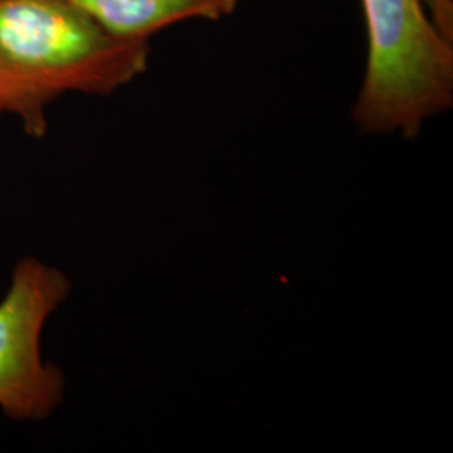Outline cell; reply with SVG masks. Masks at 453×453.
<instances>
[{"mask_svg":"<svg viewBox=\"0 0 453 453\" xmlns=\"http://www.w3.org/2000/svg\"><path fill=\"white\" fill-rule=\"evenodd\" d=\"M148 59V41L116 37L69 0H0V114L31 138H44L56 99L110 96Z\"/></svg>","mask_w":453,"mask_h":453,"instance_id":"cell-1","label":"cell"},{"mask_svg":"<svg viewBox=\"0 0 453 453\" xmlns=\"http://www.w3.org/2000/svg\"><path fill=\"white\" fill-rule=\"evenodd\" d=\"M368 58L353 121L368 134L413 140L453 106V41L421 0H361Z\"/></svg>","mask_w":453,"mask_h":453,"instance_id":"cell-2","label":"cell"},{"mask_svg":"<svg viewBox=\"0 0 453 453\" xmlns=\"http://www.w3.org/2000/svg\"><path fill=\"white\" fill-rule=\"evenodd\" d=\"M69 277L34 256L14 264L0 299V411L17 423H42L63 405L65 374L42 357V333L71 294Z\"/></svg>","mask_w":453,"mask_h":453,"instance_id":"cell-3","label":"cell"},{"mask_svg":"<svg viewBox=\"0 0 453 453\" xmlns=\"http://www.w3.org/2000/svg\"><path fill=\"white\" fill-rule=\"evenodd\" d=\"M108 33L148 41L153 34L192 19L220 20L241 0H69Z\"/></svg>","mask_w":453,"mask_h":453,"instance_id":"cell-4","label":"cell"},{"mask_svg":"<svg viewBox=\"0 0 453 453\" xmlns=\"http://www.w3.org/2000/svg\"><path fill=\"white\" fill-rule=\"evenodd\" d=\"M441 34L453 41V0H421Z\"/></svg>","mask_w":453,"mask_h":453,"instance_id":"cell-5","label":"cell"}]
</instances>
